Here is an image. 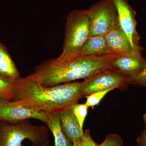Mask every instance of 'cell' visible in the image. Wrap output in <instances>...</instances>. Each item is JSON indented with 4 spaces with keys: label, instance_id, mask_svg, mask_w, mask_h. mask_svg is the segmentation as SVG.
<instances>
[{
    "label": "cell",
    "instance_id": "obj_6",
    "mask_svg": "<svg viewBox=\"0 0 146 146\" xmlns=\"http://www.w3.org/2000/svg\"><path fill=\"white\" fill-rule=\"evenodd\" d=\"M127 86V78L111 68L84 79L80 82V91L83 97L109 89L123 90Z\"/></svg>",
    "mask_w": 146,
    "mask_h": 146
},
{
    "label": "cell",
    "instance_id": "obj_9",
    "mask_svg": "<svg viewBox=\"0 0 146 146\" xmlns=\"http://www.w3.org/2000/svg\"><path fill=\"white\" fill-rule=\"evenodd\" d=\"M104 36L112 54L117 56L142 54L143 48L133 46L119 26L112 29Z\"/></svg>",
    "mask_w": 146,
    "mask_h": 146
},
{
    "label": "cell",
    "instance_id": "obj_22",
    "mask_svg": "<svg viewBox=\"0 0 146 146\" xmlns=\"http://www.w3.org/2000/svg\"><path fill=\"white\" fill-rule=\"evenodd\" d=\"M73 146H82L80 143V141H77L74 143Z\"/></svg>",
    "mask_w": 146,
    "mask_h": 146
},
{
    "label": "cell",
    "instance_id": "obj_4",
    "mask_svg": "<svg viewBox=\"0 0 146 146\" xmlns=\"http://www.w3.org/2000/svg\"><path fill=\"white\" fill-rule=\"evenodd\" d=\"M90 35L89 17L86 10L76 9L69 13L65 27L62 53L55 60L62 63L74 58Z\"/></svg>",
    "mask_w": 146,
    "mask_h": 146
},
{
    "label": "cell",
    "instance_id": "obj_15",
    "mask_svg": "<svg viewBox=\"0 0 146 146\" xmlns=\"http://www.w3.org/2000/svg\"><path fill=\"white\" fill-rule=\"evenodd\" d=\"M14 82L0 76V100H11L14 94Z\"/></svg>",
    "mask_w": 146,
    "mask_h": 146
},
{
    "label": "cell",
    "instance_id": "obj_2",
    "mask_svg": "<svg viewBox=\"0 0 146 146\" xmlns=\"http://www.w3.org/2000/svg\"><path fill=\"white\" fill-rule=\"evenodd\" d=\"M114 55L101 57H77L59 63L54 58L43 61L29 75L42 86L51 87L90 77L111 69Z\"/></svg>",
    "mask_w": 146,
    "mask_h": 146
},
{
    "label": "cell",
    "instance_id": "obj_1",
    "mask_svg": "<svg viewBox=\"0 0 146 146\" xmlns=\"http://www.w3.org/2000/svg\"><path fill=\"white\" fill-rule=\"evenodd\" d=\"M80 84V82H74L45 87L28 76L14 82L11 101L45 112H60L77 103L82 98Z\"/></svg>",
    "mask_w": 146,
    "mask_h": 146
},
{
    "label": "cell",
    "instance_id": "obj_19",
    "mask_svg": "<svg viewBox=\"0 0 146 146\" xmlns=\"http://www.w3.org/2000/svg\"><path fill=\"white\" fill-rule=\"evenodd\" d=\"M127 82L128 84L139 85L146 88V67L141 72L127 78Z\"/></svg>",
    "mask_w": 146,
    "mask_h": 146
},
{
    "label": "cell",
    "instance_id": "obj_13",
    "mask_svg": "<svg viewBox=\"0 0 146 146\" xmlns=\"http://www.w3.org/2000/svg\"><path fill=\"white\" fill-rule=\"evenodd\" d=\"M0 76L15 82L21 77L6 47L0 42Z\"/></svg>",
    "mask_w": 146,
    "mask_h": 146
},
{
    "label": "cell",
    "instance_id": "obj_12",
    "mask_svg": "<svg viewBox=\"0 0 146 146\" xmlns=\"http://www.w3.org/2000/svg\"><path fill=\"white\" fill-rule=\"evenodd\" d=\"M111 55L113 54L110 52L104 36L96 35L88 38L75 58L101 57Z\"/></svg>",
    "mask_w": 146,
    "mask_h": 146
},
{
    "label": "cell",
    "instance_id": "obj_3",
    "mask_svg": "<svg viewBox=\"0 0 146 146\" xmlns=\"http://www.w3.org/2000/svg\"><path fill=\"white\" fill-rule=\"evenodd\" d=\"M27 139L32 146L49 144L48 128L33 125L29 119L16 122L0 120V146H23Z\"/></svg>",
    "mask_w": 146,
    "mask_h": 146
},
{
    "label": "cell",
    "instance_id": "obj_18",
    "mask_svg": "<svg viewBox=\"0 0 146 146\" xmlns=\"http://www.w3.org/2000/svg\"><path fill=\"white\" fill-rule=\"evenodd\" d=\"M123 141L121 136L117 134L110 133L98 146H123Z\"/></svg>",
    "mask_w": 146,
    "mask_h": 146
},
{
    "label": "cell",
    "instance_id": "obj_21",
    "mask_svg": "<svg viewBox=\"0 0 146 146\" xmlns=\"http://www.w3.org/2000/svg\"><path fill=\"white\" fill-rule=\"evenodd\" d=\"M137 142L139 146H146V128L137 138Z\"/></svg>",
    "mask_w": 146,
    "mask_h": 146
},
{
    "label": "cell",
    "instance_id": "obj_25",
    "mask_svg": "<svg viewBox=\"0 0 146 146\" xmlns=\"http://www.w3.org/2000/svg\"><path fill=\"white\" fill-rule=\"evenodd\" d=\"M50 146L48 145V146Z\"/></svg>",
    "mask_w": 146,
    "mask_h": 146
},
{
    "label": "cell",
    "instance_id": "obj_17",
    "mask_svg": "<svg viewBox=\"0 0 146 146\" xmlns=\"http://www.w3.org/2000/svg\"><path fill=\"white\" fill-rule=\"evenodd\" d=\"M113 89H109L95 92L93 94L85 96L86 98V102L85 104L89 107L94 108L96 106L99 104L101 101L110 91H112Z\"/></svg>",
    "mask_w": 146,
    "mask_h": 146
},
{
    "label": "cell",
    "instance_id": "obj_11",
    "mask_svg": "<svg viewBox=\"0 0 146 146\" xmlns=\"http://www.w3.org/2000/svg\"><path fill=\"white\" fill-rule=\"evenodd\" d=\"M59 119L61 129L67 139L74 144L80 141L84 131L70 108L59 112Z\"/></svg>",
    "mask_w": 146,
    "mask_h": 146
},
{
    "label": "cell",
    "instance_id": "obj_5",
    "mask_svg": "<svg viewBox=\"0 0 146 146\" xmlns=\"http://www.w3.org/2000/svg\"><path fill=\"white\" fill-rule=\"evenodd\" d=\"M87 11L90 35L104 36L108 32L119 26L117 11L112 0H102Z\"/></svg>",
    "mask_w": 146,
    "mask_h": 146
},
{
    "label": "cell",
    "instance_id": "obj_24",
    "mask_svg": "<svg viewBox=\"0 0 146 146\" xmlns=\"http://www.w3.org/2000/svg\"><path fill=\"white\" fill-rule=\"evenodd\" d=\"M49 144H45V145H44L42 146H47Z\"/></svg>",
    "mask_w": 146,
    "mask_h": 146
},
{
    "label": "cell",
    "instance_id": "obj_10",
    "mask_svg": "<svg viewBox=\"0 0 146 146\" xmlns=\"http://www.w3.org/2000/svg\"><path fill=\"white\" fill-rule=\"evenodd\" d=\"M112 68L126 78L141 72L146 67V59L142 54L126 55L116 56L111 63Z\"/></svg>",
    "mask_w": 146,
    "mask_h": 146
},
{
    "label": "cell",
    "instance_id": "obj_20",
    "mask_svg": "<svg viewBox=\"0 0 146 146\" xmlns=\"http://www.w3.org/2000/svg\"><path fill=\"white\" fill-rule=\"evenodd\" d=\"M80 143L82 146H98L92 139L89 129H86L84 131Z\"/></svg>",
    "mask_w": 146,
    "mask_h": 146
},
{
    "label": "cell",
    "instance_id": "obj_14",
    "mask_svg": "<svg viewBox=\"0 0 146 146\" xmlns=\"http://www.w3.org/2000/svg\"><path fill=\"white\" fill-rule=\"evenodd\" d=\"M45 123L53 135L54 146H73L74 144L67 139L61 129L59 112H47V120Z\"/></svg>",
    "mask_w": 146,
    "mask_h": 146
},
{
    "label": "cell",
    "instance_id": "obj_16",
    "mask_svg": "<svg viewBox=\"0 0 146 146\" xmlns=\"http://www.w3.org/2000/svg\"><path fill=\"white\" fill-rule=\"evenodd\" d=\"M89 106L86 104H75L70 107L74 115L77 119L80 127L83 129L84 123L88 114Z\"/></svg>",
    "mask_w": 146,
    "mask_h": 146
},
{
    "label": "cell",
    "instance_id": "obj_8",
    "mask_svg": "<svg viewBox=\"0 0 146 146\" xmlns=\"http://www.w3.org/2000/svg\"><path fill=\"white\" fill-rule=\"evenodd\" d=\"M117 11L119 26L135 47H140V37L136 30V13L127 0H112Z\"/></svg>",
    "mask_w": 146,
    "mask_h": 146
},
{
    "label": "cell",
    "instance_id": "obj_23",
    "mask_svg": "<svg viewBox=\"0 0 146 146\" xmlns=\"http://www.w3.org/2000/svg\"><path fill=\"white\" fill-rule=\"evenodd\" d=\"M143 119L145 126V128H146V113H145V114L143 115Z\"/></svg>",
    "mask_w": 146,
    "mask_h": 146
},
{
    "label": "cell",
    "instance_id": "obj_7",
    "mask_svg": "<svg viewBox=\"0 0 146 146\" xmlns=\"http://www.w3.org/2000/svg\"><path fill=\"white\" fill-rule=\"evenodd\" d=\"M47 112L22 105L16 102L0 100V120L16 122L34 119L46 122Z\"/></svg>",
    "mask_w": 146,
    "mask_h": 146
}]
</instances>
